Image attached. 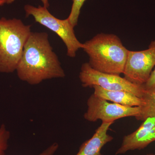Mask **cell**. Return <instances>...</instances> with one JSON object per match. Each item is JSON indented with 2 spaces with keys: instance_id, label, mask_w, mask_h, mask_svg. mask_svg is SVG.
<instances>
[{
  "instance_id": "6da1fadb",
  "label": "cell",
  "mask_w": 155,
  "mask_h": 155,
  "mask_svg": "<svg viewBox=\"0 0 155 155\" xmlns=\"http://www.w3.org/2000/svg\"><path fill=\"white\" fill-rule=\"evenodd\" d=\"M46 32H32L25 43L16 71L20 80L31 85L66 76Z\"/></svg>"
},
{
  "instance_id": "7a4b0ae2",
  "label": "cell",
  "mask_w": 155,
  "mask_h": 155,
  "mask_svg": "<svg viewBox=\"0 0 155 155\" xmlns=\"http://www.w3.org/2000/svg\"><path fill=\"white\" fill-rule=\"evenodd\" d=\"M93 69L103 73L123 74L128 50L119 37L114 34H98L82 44Z\"/></svg>"
},
{
  "instance_id": "3957f363",
  "label": "cell",
  "mask_w": 155,
  "mask_h": 155,
  "mask_svg": "<svg viewBox=\"0 0 155 155\" xmlns=\"http://www.w3.org/2000/svg\"><path fill=\"white\" fill-rule=\"evenodd\" d=\"M31 25L16 18L0 19V72L16 71L24 46L31 31Z\"/></svg>"
},
{
  "instance_id": "277c9868",
  "label": "cell",
  "mask_w": 155,
  "mask_h": 155,
  "mask_svg": "<svg viewBox=\"0 0 155 155\" xmlns=\"http://www.w3.org/2000/svg\"><path fill=\"white\" fill-rule=\"evenodd\" d=\"M24 10L26 17L32 16L35 22L54 31L59 36L67 47V56L75 58L77 51L82 48V44L78 40L74 27L67 18L58 19L44 6L35 7L27 5L24 6Z\"/></svg>"
},
{
  "instance_id": "5b68a950",
  "label": "cell",
  "mask_w": 155,
  "mask_h": 155,
  "mask_svg": "<svg viewBox=\"0 0 155 155\" xmlns=\"http://www.w3.org/2000/svg\"><path fill=\"white\" fill-rule=\"evenodd\" d=\"M79 78L82 86L84 87L97 85L107 90L129 92L141 98L145 91L142 85L131 83L120 75L97 71L91 68L88 63L82 64Z\"/></svg>"
},
{
  "instance_id": "8992f818",
  "label": "cell",
  "mask_w": 155,
  "mask_h": 155,
  "mask_svg": "<svg viewBox=\"0 0 155 155\" xmlns=\"http://www.w3.org/2000/svg\"><path fill=\"white\" fill-rule=\"evenodd\" d=\"M87 110L84 117L91 122L100 119L102 122H114L125 117L133 116L136 118L141 112L140 107H128L109 103L94 94L87 100Z\"/></svg>"
},
{
  "instance_id": "52a82bcc",
  "label": "cell",
  "mask_w": 155,
  "mask_h": 155,
  "mask_svg": "<svg viewBox=\"0 0 155 155\" xmlns=\"http://www.w3.org/2000/svg\"><path fill=\"white\" fill-rule=\"evenodd\" d=\"M155 66V40L147 49L141 51L128 50L124 78L131 83L142 85L149 78Z\"/></svg>"
},
{
  "instance_id": "ba28073f",
  "label": "cell",
  "mask_w": 155,
  "mask_h": 155,
  "mask_svg": "<svg viewBox=\"0 0 155 155\" xmlns=\"http://www.w3.org/2000/svg\"><path fill=\"white\" fill-rule=\"evenodd\" d=\"M155 141V117H149L143 121L137 130L123 137L122 145L116 155L130 150H140Z\"/></svg>"
},
{
  "instance_id": "9c48e42d",
  "label": "cell",
  "mask_w": 155,
  "mask_h": 155,
  "mask_svg": "<svg viewBox=\"0 0 155 155\" xmlns=\"http://www.w3.org/2000/svg\"><path fill=\"white\" fill-rule=\"evenodd\" d=\"M113 123L102 122L91 138L81 144L76 155H104L101 153L102 149L114 139L107 133L109 127Z\"/></svg>"
},
{
  "instance_id": "30bf717a",
  "label": "cell",
  "mask_w": 155,
  "mask_h": 155,
  "mask_svg": "<svg viewBox=\"0 0 155 155\" xmlns=\"http://www.w3.org/2000/svg\"><path fill=\"white\" fill-rule=\"evenodd\" d=\"M94 94L107 101L128 107H141L144 101L141 98L129 92L124 91H109L104 89L97 85L93 86Z\"/></svg>"
},
{
  "instance_id": "8fae6325",
  "label": "cell",
  "mask_w": 155,
  "mask_h": 155,
  "mask_svg": "<svg viewBox=\"0 0 155 155\" xmlns=\"http://www.w3.org/2000/svg\"><path fill=\"white\" fill-rule=\"evenodd\" d=\"M145 90L142 98L144 105L140 107V114L135 118L139 121H143L149 117H155V87Z\"/></svg>"
},
{
  "instance_id": "7c38bea8",
  "label": "cell",
  "mask_w": 155,
  "mask_h": 155,
  "mask_svg": "<svg viewBox=\"0 0 155 155\" xmlns=\"http://www.w3.org/2000/svg\"><path fill=\"white\" fill-rule=\"evenodd\" d=\"M72 5L71 12L67 19L73 27L77 25L81 9L86 0H72Z\"/></svg>"
},
{
  "instance_id": "4fadbf2b",
  "label": "cell",
  "mask_w": 155,
  "mask_h": 155,
  "mask_svg": "<svg viewBox=\"0 0 155 155\" xmlns=\"http://www.w3.org/2000/svg\"><path fill=\"white\" fill-rule=\"evenodd\" d=\"M10 136V131L2 124L0 126V155H7L6 151L8 147Z\"/></svg>"
},
{
  "instance_id": "5bb4252c",
  "label": "cell",
  "mask_w": 155,
  "mask_h": 155,
  "mask_svg": "<svg viewBox=\"0 0 155 155\" xmlns=\"http://www.w3.org/2000/svg\"><path fill=\"white\" fill-rule=\"evenodd\" d=\"M59 148V144L57 143H54L48 147L42 152L36 155H54Z\"/></svg>"
},
{
  "instance_id": "9a60e30c",
  "label": "cell",
  "mask_w": 155,
  "mask_h": 155,
  "mask_svg": "<svg viewBox=\"0 0 155 155\" xmlns=\"http://www.w3.org/2000/svg\"><path fill=\"white\" fill-rule=\"evenodd\" d=\"M142 86L144 89H149L155 87V69L152 72L147 82L142 85Z\"/></svg>"
},
{
  "instance_id": "2e32d148",
  "label": "cell",
  "mask_w": 155,
  "mask_h": 155,
  "mask_svg": "<svg viewBox=\"0 0 155 155\" xmlns=\"http://www.w3.org/2000/svg\"><path fill=\"white\" fill-rule=\"evenodd\" d=\"M43 4L45 8H48L49 7V3L48 0H40Z\"/></svg>"
},
{
  "instance_id": "e0dca14e",
  "label": "cell",
  "mask_w": 155,
  "mask_h": 155,
  "mask_svg": "<svg viewBox=\"0 0 155 155\" xmlns=\"http://www.w3.org/2000/svg\"><path fill=\"white\" fill-rule=\"evenodd\" d=\"M5 1L6 3L8 4H10L14 2V1H16V0H5Z\"/></svg>"
},
{
  "instance_id": "ac0fdd59",
  "label": "cell",
  "mask_w": 155,
  "mask_h": 155,
  "mask_svg": "<svg viewBox=\"0 0 155 155\" xmlns=\"http://www.w3.org/2000/svg\"><path fill=\"white\" fill-rule=\"evenodd\" d=\"M5 3H6L5 0H1L0 1V6L3 5Z\"/></svg>"
},
{
  "instance_id": "d6986e66",
  "label": "cell",
  "mask_w": 155,
  "mask_h": 155,
  "mask_svg": "<svg viewBox=\"0 0 155 155\" xmlns=\"http://www.w3.org/2000/svg\"><path fill=\"white\" fill-rule=\"evenodd\" d=\"M146 155H155V154L149 153V154H147Z\"/></svg>"
},
{
  "instance_id": "ffe728a7",
  "label": "cell",
  "mask_w": 155,
  "mask_h": 155,
  "mask_svg": "<svg viewBox=\"0 0 155 155\" xmlns=\"http://www.w3.org/2000/svg\"><path fill=\"white\" fill-rule=\"evenodd\" d=\"M0 1H1V0H0Z\"/></svg>"
}]
</instances>
